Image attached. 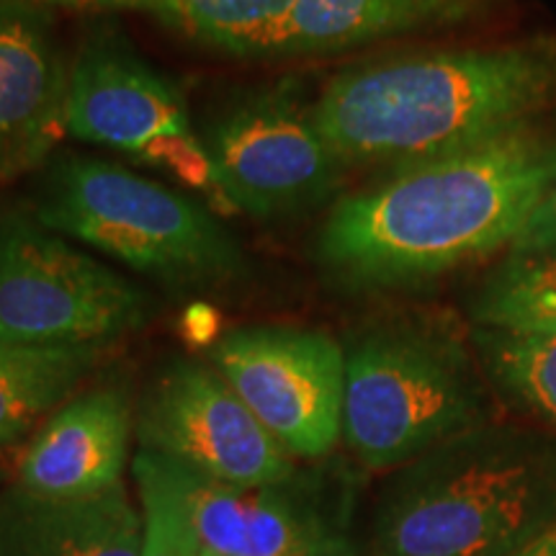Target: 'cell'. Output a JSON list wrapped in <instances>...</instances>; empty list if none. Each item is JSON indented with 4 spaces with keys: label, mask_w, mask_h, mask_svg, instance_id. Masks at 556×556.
Instances as JSON below:
<instances>
[{
    "label": "cell",
    "mask_w": 556,
    "mask_h": 556,
    "mask_svg": "<svg viewBox=\"0 0 556 556\" xmlns=\"http://www.w3.org/2000/svg\"><path fill=\"white\" fill-rule=\"evenodd\" d=\"M556 184V129L539 122L389 170L340 199L315 258L345 289H392L510 248Z\"/></svg>",
    "instance_id": "1"
},
{
    "label": "cell",
    "mask_w": 556,
    "mask_h": 556,
    "mask_svg": "<svg viewBox=\"0 0 556 556\" xmlns=\"http://www.w3.org/2000/svg\"><path fill=\"white\" fill-rule=\"evenodd\" d=\"M556 106V37L348 67L315 101L343 165L397 170L536 122Z\"/></svg>",
    "instance_id": "2"
},
{
    "label": "cell",
    "mask_w": 556,
    "mask_h": 556,
    "mask_svg": "<svg viewBox=\"0 0 556 556\" xmlns=\"http://www.w3.org/2000/svg\"><path fill=\"white\" fill-rule=\"evenodd\" d=\"M556 526V438L484 426L397 469L371 556H516Z\"/></svg>",
    "instance_id": "3"
},
{
    "label": "cell",
    "mask_w": 556,
    "mask_h": 556,
    "mask_svg": "<svg viewBox=\"0 0 556 556\" xmlns=\"http://www.w3.org/2000/svg\"><path fill=\"white\" fill-rule=\"evenodd\" d=\"M343 351V441L366 469H400L490 426L484 374L446 325L387 319L358 330Z\"/></svg>",
    "instance_id": "4"
},
{
    "label": "cell",
    "mask_w": 556,
    "mask_h": 556,
    "mask_svg": "<svg viewBox=\"0 0 556 556\" xmlns=\"http://www.w3.org/2000/svg\"><path fill=\"white\" fill-rule=\"evenodd\" d=\"M34 217L173 287H222L245 270L240 245L206 206L106 160L52 157Z\"/></svg>",
    "instance_id": "5"
},
{
    "label": "cell",
    "mask_w": 556,
    "mask_h": 556,
    "mask_svg": "<svg viewBox=\"0 0 556 556\" xmlns=\"http://www.w3.org/2000/svg\"><path fill=\"white\" fill-rule=\"evenodd\" d=\"M142 289L45 227L0 212V343L83 345L148 319Z\"/></svg>",
    "instance_id": "6"
},
{
    "label": "cell",
    "mask_w": 556,
    "mask_h": 556,
    "mask_svg": "<svg viewBox=\"0 0 556 556\" xmlns=\"http://www.w3.org/2000/svg\"><path fill=\"white\" fill-rule=\"evenodd\" d=\"M225 204L258 219L317 208L345 165L315 122V103L294 80L227 99L199 135Z\"/></svg>",
    "instance_id": "7"
},
{
    "label": "cell",
    "mask_w": 556,
    "mask_h": 556,
    "mask_svg": "<svg viewBox=\"0 0 556 556\" xmlns=\"http://www.w3.org/2000/svg\"><path fill=\"white\" fill-rule=\"evenodd\" d=\"M212 366L291 458L317 462L343 438L345 351L323 330L258 325L222 336Z\"/></svg>",
    "instance_id": "8"
},
{
    "label": "cell",
    "mask_w": 556,
    "mask_h": 556,
    "mask_svg": "<svg viewBox=\"0 0 556 556\" xmlns=\"http://www.w3.org/2000/svg\"><path fill=\"white\" fill-rule=\"evenodd\" d=\"M144 451L217 482L253 486L296 475V458L261 426L214 366L176 361L144 394L137 415Z\"/></svg>",
    "instance_id": "9"
},
{
    "label": "cell",
    "mask_w": 556,
    "mask_h": 556,
    "mask_svg": "<svg viewBox=\"0 0 556 556\" xmlns=\"http://www.w3.org/2000/svg\"><path fill=\"white\" fill-rule=\"evenodd\" d=\"M170 462V458H168ZM204 552L217 556H358L343 492L319 475L270 484H227L170 462Z\"/></svg>",
    "instance_id": "10"
},
{
    "label": "cell",
    "mask_w": 556,
    "mask_h": 556,
    "mask_svg": "<svg viewBox=\"0 0 556 556\" xmlns=\"http://www.w3.org/2000/svg\"><path fill=\"white\" fill-rule=\"evenodd\" d=\"M65 129L80 142L135 155L193 135L180 90L109 29L90 34L70 65Z\"/></svg>",
    "instance_id": "11"
},
{
    "label": "cell",
    "mask_w": 556,
    "mask_h": 556,
    "mask_svg": "<svg viewBox=\"0 0 556 556\" xmlns=\"http://www.w3.org/2000/svg\"><path fill=\"white\" fill-rule=\"evenodd\" d=\"M70 67L34 0H0V180L45 168L67 135Z\"/></svg>",
    "instance_id": "12"
},
{
    "label": "cell",
    "mask_w": 556,
    "mask_h": 556,
    "mask_svg": "<svg viewBox=\"0 0 556 556\" xmlns=\"http://www.w3.org/2000/svg\"><path fill=\"white\" fill-rule=\"evenodd\" d=\"M131 428L135 415L122 389L70 397L21 454L16 486L45 500H90L119 490Z\"/></svg>",
    "instance_id": "13"
},
{
    "label": "cell",
    "mask_w": 556,
    "mask_h": 556,
    "mask_svg": "<svg viewBox=\"0 0 556 556\" xmlns=\"http://www.w3.org/2000/svg\"><path fill=\"white\" fill-rule=\"evenodd\" d=\"M0 556H142V513L124 486L90 500L13 486L0 495Z\"/></svg>",
    "instance_id": "14"
},
{
    "label": "cell",
    "mask_w": 556,
    "mask_h": 556,
    "mask_svg": "<svg viewBox=\"0 0 556 556\" xmlns=\"http://www.w3.org/2000/svg\"><path fill=\"white\" fill-rule=\"evenodd\" d=\"M486 0H299L276 39V58L328 54L417 29L462 24Z\"/></svg>",
    "instance_id": "15"
},
{
    "label": "cell",
    "mask_w": 556,
    "mask_h": 556,
    "mask_svg": "<svg viewBox=\"0 0 556 556\" xmlns=\"http://www.w3.org/2000/svg\"><path fill=\"white\" fill-rule=\"evenodd\" d=\"M99 361V345L0 343V448L24 438L73 397Z\"/></svg>",
    "instance_id": "16"
},
{
    "label": "cell",
    "mask_w": 556,
    "mask_h": 556,
    "mask_svg": "<svg viewBox=\"0 0 556 556\" xmlns=\"http://www.w3.org/2000/svg\"><path fill=\"white\" fill-rule=\"evenodd\" d=\"M486 384L520 413L556 428V332L475 328Z\"/></svg>",
    "instance_id": "17"
},
{
    "label": "cell",
    "mask_w": 556,
    "mask_h": 556,
    "mask_svg": "<svg viewBox=\"0 0 556 556\" xmlns=\"http://www.w3.org/2000/svg\"><path fill=\"white\" fill-rule=\"evenodd\" d=\"M299 0H155L148 11L235 54H270Z\"/></svg>",
    "instance_id": "18"
},
{
    "label": "cell",
    "mask_w": 556,
    "mask_h": 556,
    "mask_svg": "<svg viewBox=\"0 0 556 556\" xmlns=\"http://www.w3.org/2000/svg\"><path fill=\"white\" fill-rule=\"evenodd\" d=\"M477 328L556 332V248L507 255L475 299Z\"/></svg>",
    "instance_id": "19"
},
{
    "label": "cell",
    "mask_w": 556,
    "mask_h": 556,
    "mask_svg": "<svg viewBox=\"0 0 556 556\" xmlns=\"http://www.w3.org/2000/svg\"><path fill=\"white\" fill-rule=\"evenodd\" d=\"M131 471H135L139 513H142V556L204 554L168 458L139 448Z\"/></svg>",
    "instance_id": "20"
},
{
    "label": "cell",
    "mask_w": 556,
    "mask_h": 556,
    "mask_svg": "<svg viewBox=\"0 0 556 556\" xmlns=\"http://www.w3.org/2000/svg\"><path fill=\"white\" fill-rule=\"evenodd\" d=\"M556 248V184L544 193V199L531 208L523 227L510 242V255L541 253Z\"/></svg>",
    "instance_id": "21"
},
{
    "label": "cell",
    "mask_w": 556,
    "mask_h": 556,
    "mask_svg": "<svg viewBox=\"0 0 556 556\" xmlns=\"http://www.w3.org/2000/svg\"><path fill=\"white\" fill-rule=\"evenodd\" d=\"M155 0H67L65 5H80V9H150Z\"/></svg>",
    "instance_id": "22"
},
{
    "label": "cell",
    "mask_w": 556,
    "mask_h": 556,
    "mask_svg": "<svg viewBox=\"0 0 556 556\" xmlns=\"http://www.w3.org/2000/svg\"><path fill=\"white\" fill-rule=\"evenodd\" d=\"M516 556H556V526L552 531L544 533L539 541H533L531 546L523 548V552Z\"/></svg>",
    "instance_id": "23"
},
{
    "label": "cell",
    "mask_w": 556,
    "mask_h": 556,
    "mask_svg": "<svg viewBox=\"0 0 556 556\" xmlns=\"http://www.w3.org/2000/svg\"><path fill=\"white\" fill-rule=\"evenodd\" d=\"M34 3H62V5H65L67 0H34Z\"/></svg>",
    "instance_id": "24"
},
{
    "label": "cell",
    "mask_w": 556,
    "mask_h": 556,
    "mask_svg": "<svg viewBox=\"0 0 556 556\" xmlns=\"http://www.w3.org/2000/svg\"><path fill=\"white\" fill-rule=\"evenodd\" d=\"M201 556H217V554H212V552H204Z\"/></svg>",
    "instance_id": "25"
}]
</instances>
